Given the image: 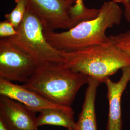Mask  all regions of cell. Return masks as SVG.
Segmentation results:
<instances>
[{
  "label": "cell",
  "instance_id": "1",
  "mask_svg": "<svg viewBox=\"0 0 130 130\" xmlns=\"http://www.w3.org/2000/svg\"><path fill=\"white\" fill-rule=\"evenodd\" d=\"M123 14L117 3L112 1L105 2L96 18L83 21L64 32L44 31V35L51 45L63 52L74 51L101 44L109 40L106 30L119 25Z\"/></svg>",
  "mask_w": 130,
  "mask_h": 130
},
{
  "label": "cell",
  "instance_id": "2",
  "mask_svg": "<svg viewBox=\"0 0 130 130\" xmlns=\"http://www.w3.org/2000/svg\"><path fill=\"white\" fill-rule=\"evenodd\" d=\"M88 80L89 76L66 63H46L39 65L23 85L55 104L71 107L79 89Z\"/></svg>",
  "mask_w": 130,
  "mask_h": 130
},
{
  "label": "cell",
  "instance_id": "3",
  "mask_svg": "<svg viewBox=\"0 0 130 130\" xmlns=\"http://www.w3.org/2000/svg\"><path fill=\"white\" fill-rule=\"evenodd\" d=\"M109 39L106 43L79 50L63 51L65 63L75 71L104 83L120 69L130 66V56Z\"/></svg>",
  "mask_w": 130,
  "mask_h": 130
},
{
  "label": "cell",
  "instance_id": "4",
  "mask_svg": "<svg viewBox=\"0 0 130 130\" xmlns=\"http://www.w3.org/2000/svg\"><path fill=\"white\" fill-rule=\"evenodd\" d=\"M17 31V34L7 38L32 56L40 65L46 63H65L63 51L56 49L47 41L42 25L28 10Z\"/></svg>",
  "mask_w": 130,
  "mask_h": 130
},
{
  "label": "cell",
  "instance_id": "5",
  "mask_svg": "<svg viewBox=\"0 0 130 130\" xmlns=\"http://www.w3.org/2000/svg\"><path fill=\"white\" fill-rule=\"evenodd\" d=\"M40 64L32 56L10 41L0 39V78L25 83Z\"/></svg>",
  "mask_w": 130,
  "mask_h": 130
},
{
  "label": "cell",
  "instance_id": "6",
  "mask_svg": "<svg viewBox=\"0 0 130 130\" xmlns=\"http://www.w3.org/2000/svg\"><path fill=\"white\" fill-rule=\"evenodd\" d=\"M27 9L39 19L44 31L70 29L73 24L70 10L73 4L67 0H26Z\"/></svg>",
  "mask_w": 130,
  "mask_h": 130
},
{
  "label": "cell",
  "instance_id": "7",
  "mask_svg": "<svg viewBox=\"0 0 130 130\" xmlns=\"http://www.w3.org/2000/svg\"><path fill=\"white\" fill-rule=\"evenodd\" d=\"M0 95L14 99L35 113H39L47 108H58L73 111L71 107L55 104L37 93L25 87L23 85L14 84L2 78H0Z\"/></svg>",
  "mask_w": 130,
  "mask_h": 130
},
{
  "label": "cell",
  "instance_id": "8",
  "mask_svg": "<svg viewBox=\"0 0 130 130\" xmlns=\"http://www.w3.org/2000/svg\"><path fill=\"white\" fill-rule=\"evenodd\" d=\"M0 118L10 130H38L35 112L23 104L0 95Z\"/></svg>",
  "mask_w": 130,
  "mask_h": 130
},
{
  "label": "cell",
  "instance_id": "9",
  "mask_svg": "<svg viewBox=\"0 0 130 130\" xmlns=\"http://www.w3.org/2000/svg\"><path fill=\"white\" fill-rule=\"evenodd\" d=\"M121 70L122 75L119 81L114 82L109 78L104 82L107 87V98L109 103L106 130L122 129L121 98L130 81V66L124 67Z\"/></svg>",
  "mask_w": 130,
  "mask_h": 130
},
{
  "label": "cell",
  "instance_id": "10",
  "mask_svg": "<svg viewBox=\"0 0 130 130\" xmlns=\"http://www.w3.org/2000/svg\"><path fill=\"white\" fill-rule=\"evenodd\" d=\"M100 84L96 79L89 77L82 110L74 130H98L95 100L97 90Z\"/></svg>",
  "mask_w": 130,
  "mask_h": 130
},
{
  "label": "cell",
  "instance_id": "11",
  "mask_svg": "<svg viewBox=\"0 0 130 130\" xmlns=\"http://www.w3.org/2000/svg\"><path fill=\"white\" fill-rule=\"evenodd\" d=\"M37 117L38 127L50 125L63 127L67 130H74L76 122L74 111H66L58 108H47L39 112Z\"/></svg>",
  "mask_w": 130,
  "mask_h": 130
},
{
  "label": "cell",
  "instance_id": "12",
  "mask_svg": "<svg viewBox=\"0 0 130 130\" xmlns=\"http://www.w3.org/2000/svg\"><path fill=\"white\" fill-rule=\"evenodd\" d=\"M99 13V9L86 8L84 5L83 0H76L70 10V16L73 26L84 21L96 18Z\"/></svg>",
  "mask_w": 130,
  "mask_h": 130
},
{
  "label": "cell",
  "instance_id": "13",
  "mask_svg": "<svg viewBox=\"0 0 130 130\" xmlns=\"http://www.w3.org/2000/svg\"><path fill=\"white\" fill-rule=\"evenodd\" d=\"M15 2L16 5L14 8L9 13L5 14V17L17 29L23 19L27 5L26 0H15Z\"/></svg>",
  "mask_w": 130,
  "mask_h": 130
},
{
  "label": "cell",
  "instance_id": "14",
  "mask_svg": "<svg viewBox=\"0 0 130 130\" xmlns=\"http://www.w3.org/2000/svg\"><path fill=\"white\" fill-rule=\"evenodd\" d=\"M108 37L117 46L125 52L130 56V30L116 35H111Z\"/></svg>",
  "mask_w": 130,
  "mask_h": 130
},
{
  "label": "cell",
  "instance_id": "15",
  "mask_svg": "<svg viewBox=\"0 0 130 130\" xmlns=\"http://www.w3.org/2000/svg\"><path fill=\"white\" fill-rule=\"evenodd\" d=\"M17 29L7 20L0 22V38L10 37L17 34Z\"/></svg>",
  "mask_w": 130,
  "mask_h": 130
},
{
  "label": "cell",
  "instance_id": "16",
  "mask_svg": "<svg viewBox=\"0 0 130 130\" xmlns=\"http://www.w3.org/2000/svg\"><path fill=\"white\" fill-rule=\"evenodd\" d=\"M124 15L127 22L130 23V3L125 6Z\"/></svg>",
  "mask_w": 130,
  "mask_h": 130
},
{
  "label": "cell",
  "instance_id": "17",
  "mask_svg": "<svg viewBox=\"0 0 130 130\" xmlns=\"http://www.w3.org/2000/svg\"><path fill=\"white\" fill-rule=\"evenodd\" d=\"M0 130H10L8 126L2 118H0Z\"/></svg>",
  "mask_w": 130,
  "mask_h": 130
},
{
  "label": "cell",
  "instance_id": "18",
  "mask_svg": "<svg viewBox=\"0 0 130 130\" xmlns=\"http://www.w3.org/2000/svg\"><path fill=\"white\" fill-rule=\"evenodd\" d=\"M116 3H121L124 5V6L128 5L130 3V0H112Z\"/></svg>",
  "mask_w": 130,
  "mask_h": 130
},
{
  "label": "cell",
  "instance_id": "19",
  "mask_svg": "<svg viewBox=\"0 0 130 130\" xmlns=\"http://www.w3.org/2000/svg\"><path fill=\"white\" fill-rule=\"evenodd\" d=\"M67 1H70L71 3H72L73 5L74 4L75 2H76V0H67Z\"/></svg>",
  "mask_w": 130,
  "mask_h": 130
}]
</instances>
